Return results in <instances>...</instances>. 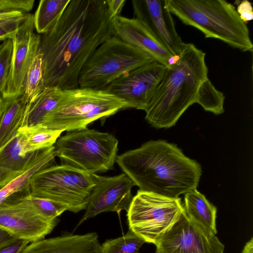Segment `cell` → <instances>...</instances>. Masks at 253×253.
Here are the masks:
<instances>
[{
	"label": "cell",
	"instance_id": "obj_26",
	"mask_svg": "<svg viewBox=\"0 0 253 253\" xmlns=\"http://www.w3.org/2000/svg\"><path fill=\"white\" fill-rule=\"evenodd\" d=\"M224 99L223 93L216 89L208 78L200 86L196 103L206 111L219 115L224 112Z\"/></svg>",
	"mask_w": 253,
	"mask_h": 253
},
{
	"label": "cell",
	"instance_id": "obj_32",
	"mask_svg": "<svg viewBox=\"0 0 253 253\" xmlns=\"http://www.w3.org/2000/svg\"><path fill=\"white\" fill-rule=\"evenodd\" d=\"M237 12L240 19L246 24L253 19L252 4L249 1L244 0L237 6Z\"/></svg>",
	"mask_w": 253,
	"mask_h": 253
},
{
	"label": "cell",
	"instance_id": "obj_24",
	"mask_svg": "<svg viewBox=\"0 0 253 253\" xmlns=\"http://www.w3.org/2000/svg\"><path fill=\"white\" fill-rule=\"evenodd\" d=\"M56 149L25 171L10 180L0 187V204L9 197L19 193L29 190L30 178L38 170L49 166L57 156Z\"/></svg>",
	"mask_w": 253,
	"mask_h": 253
},
{
	"label": "cell",
	"instance_id": "obj_39",
	"mask_svg": "<svg viewBox=\"0 0 253 253\" xmlns=\"http://www.w3.org/2000/svg\"><path fill=\"white\" fill-rule=\"evenodd\" d=\"M4 98L2 97V96H0V118L1 117V115L2 112L3 105H4Z\"/></svg>",
	"mask_w": 253,
	"mask_h": 253
},
{
	"label": "cell",
	"instance_id": "obj_7",
	"mask_svg": "<svg viewBox=\"0 0 253 253\" xmlns=\"http://www.w3.org/2000/svg\"><path fill=\"white\" fill-rule=\"evenodd\" d=\"M154 60L115 36L94 51L82 69L79 87L105 89L121 76Z\"/></svg>",
	"mask_w": 253,
	"mask_h": 253
},
{
	"label": "cell",
	"instance_id": "obj_3",
	"mask_svg": "<svg viewBox=\"0 0 253 253\" xmlns=\"http://www.w3.org/2000/svg\"><path fill=\"white\" fill-rule=\"evenodd\" d=\"M206 54L185 43L175 62L167 67L147 107L146 120L157 128H169L194 103L200 86L208 78Z\"/></svg>",
	"mask_w": 253,
	"mask_h": 253
},
{
	"label": "cell",
	"instance_id": "obj_14",
	"mask_svg": "<svg viewBox=\"0 0 253 253\" xmlns=\"http://www.w3.org/2000/svg\"><path fill=\"white\" fill-rule=\"evenodd\" d=\"M134 185L124 172L109 177L96 174V184L78 226L104 212L115 211L120 214L122 211H127L133 198L131 189Z\"/></svg>",
	"mask_w": 253,
	"mask_h": 253
},
{
	"label": "cell",
	"instance_id": "obj_2",
	"mask_svg": "<svg viewBox=\"0 0 253 253\" xmlns=\"http://www.w3.org/2000/svg\"><path fill=\"white\" fill-rule=\"evenodd\" d=\"M116 163L140 190L171 198L196 189L202 174L199 163L162 140L118 155Z\"/></svg>",
	"mask_w": 253,
	"mask_h": 253
},
{
	"label": "cell",
	"instance_id": "obj_6",
	"mask_svg": "<svg viewBox=\"0 0 253 253\" xmlns=\"http://www.w3.org/2000/svg\"><path fill=\"white\" fill-rule=\"evenodd\" d=\"M96 173L69 165L50 166L36 172L31 177L29 194L64 206L77 213L85 210L96 184Z\"/></svg>",
	"mask_w": 253,
	"mask_h": 253
},
{
	"label": "cell",
	"instance_id": "obj_36",
	"mask_svg": "<svg viewBox=\"0 0 253 253\" xmlns=\"http://www.w3.org/2000/svg\"><path fill=\"white\" fill-rule=\"evenodd\" d=\"M16 239H17L15 238L7 231L0 228V249L11 243Z\"/></svg>",
	"mask_w": 253,
	"mask_h": 253
},
{
	"label": "cell",
	"instance_id": "obj_18",
	"mask_svg": "<svg viewBox=\"0 0 253 253\" xmlns=\"http://www.w3.org/2000/svg\"><path fill=\"white\" fill-rule=\"evenodd\" d=\"M55 150L54 146L26 154L23 150L21 132L17 133L0 148V168L17 173H21L43 159Z\"/></svg>",
	"mask_w": 253,
	"mask_h": 253
},
{
	"label": "cell",
	"instance_id": "obj_15",
	"mask_svg": "<svg viewBox=\"0 0 253 253\" xmlns=\"http://www.w3.org/2000/svg\"><path fill=\"white\" fill-rule=\"evenodd\" d=\"M132 3L136 18L142 21L174 56H178L185 43L176 30L167 0H136Z\"/></svg>",
	"mask_w": 253,
	"mask_h": 253
},
{
	"label": "cell",
	"instance_id": "obj_30",
	"mask_svg": "<svg viewBox=\"0 0 253 253\" xmlns=\"http://www.w3.org/2000/svg\"><path fill=\"white\" fill-rule=\"evenodd\" d=\"M29 13H22L7 21L0 23V41L12 39Z\"/></svg>",
	"mask_w": 253,
	"mask_h": 253
},
{
	"label": "cell",
	"instance_id": "obj_28",
	"mask_svg": "<svg viewBox=\"0 0 253 253\" xmlns=\"http://www.w3.org/2000/svg\"><path fill=\"white\" fill-rule=\"evenodd\" d=\"M28 197L36 210L48 219L57 218L58 216L67 211V208L62 205L49 200L32 196L29 193Z\"/></svg>",
	"mask_w": 253,
	"mask_h": 253
},
{
	"label": "cell",
	"instance_id": "obj_27",
	"mask_svg": "<svg viewBox=\"0 0 253 253\" xmlns=\"http://www.w3.org/2000/svg\"><path fill=\"white\" fill-rule=\"evenodd\" d=\"M145 242L131 230L122 236L106 240L100 246L101 253H139Z\"/></svg>",
	"mask_w": 253,
	"mask_h": 253
},
{
	"label": "cell",
	"instance_id": "obj_40",
	"mask_svg": "<svg viewBox=\"0 0 253 253\" xmlns=\"http://www.w3.org/2000/svg\"></svg>",
	"mask_w": 253,
	"mask_h": 253
},
{
	"label": "cell",
	"instance_id": "obj_21",
	"mask_svg": "<svg viewBox=\"0 0 253 253\" xmlns=\"http://www.w3.org/2000/svg\"><path fill=\"white\" fill-rule=\"evenodd\" d=\"M4 100L0 118V148L17 133L21 126L27 105L21 96Z\"/></svg>",
	"mask_w": 253,
	"mask_h": 253
},
{
	"label": "cell",
	"instance_id": "obj_4",
	"mask_svg": "<svg viewBox=\"0 0 253 253\" xmlns=\"http://www.w3.org/2000/svg\"><path fill=\"white\" fill-rule=\"evenodd\" d=\"M171 14L186 25L201 31L242 51H253L247 24L235 6L224 0H167Z\"/></svg>",
	"mask_w": 253,
	"mask_h": 253
},
{
	"label": "cell",
	"instance_id": "obj_29",
	"mask_svg": "<svg viewBox=\"0 0 253 253\" xmlns=\"http://www.w3.org/2000/svg\"><path fill=\"white\" fill-rule=\"evenodd\" d=\"M13 42L8 39L0 44V96L6 81L11 62Z\"/></svg>",
	"mask_w": 253,
	"mask_h": 253
},
{
	"label": "cell",
	"instance_id": "obj_19",
	"mask_svg": "<svg viewBox=\"0 0 253 253\" xmlns=\"http://www.w3.org/2000/svg\"><path fill=\"white\" fill-rule=\"evenodd\" d=\"M63 95V90L58 87H46L35 100L27 104L21 127L42 124L57 107Z\"/></svg>",
	"mask_w": 253,
	"mask_h": 253
},
{
	"label": "cell",
	"instance_id": "obj_1",
	"mask_svg": "<svg viewBox=\"0 0 253 253\" xmlns=\"http://www.w3.org/2000/svg\"><path fill=\"white\" fill-rule=\"evenodd\" d=\"M112 36L106 0H70L52 28L41 36L45 86L63 90L78 87L84 66Z\"/></svg>",
	"mask_w": 253,
	"mask_h": 253
},
{
	"label": "cell",
	"instance_id": "obj_33",
	"mask_svg": "<svg viewBox=\"0 0 253 253\" xmlns=\"http://www.w3.org/2000/svg\"><path fill=\"white\" fill-rule=\"evenodd\" d=\"M126 0H106L108 13L111 21L113 18L120 15Z\"/></svg>",
	"mask_w": 253,
	"mask_h": 253
},
{
	"label": "cell",
	"instance_id": "obj_13",
	"mask_svg": "<svg viewBox=\"0 0 253 253\" xmlns=\"http://www.w3.org/2000/svg\"><path fill=\"white\" fill-rule=\"evenodd\" d=\"M41 36L35 32L33 15L29 13L12 39V53L8 75L2 91L3 98L21 96L27 73L39 51Z\"/></svg>",
	"mask_w": 253,
	"mask_h": 253
},
{
	"label": "cell",
	"instance_id": "obj_20",
	"mask_svg": "<svg viewBox=\"0 0 253 253\" xmlns=\"http://www.w3.org/2000/svg\"><path fill=\"white\" fill-rule=\"evenodd\" d=\"M183 207L188 217L216 235L217 209L203 194L196 189L186 193Z\"/></svg>",
	"mask_w": 253,
	"mask_h": 253
},
{
	"label": "cell",
	"instance_id": "obj_38",
	"mask_svg": "<svg viewBox=\"0 0 253 253\" xmlns=\"http://www.w3.org/2000/svg\"><path fill=\"white\" fill-rule=\"evenodd\" d=\"M242 253H253V238H252L245 245Z\"/></svg>",
	"mask_w": 253,
	"mask_h": 253
},
{
	"label": "cell",
	"instance_id": "obj_16",
	"mask_svg": "<svg viewBox=\"0 0 253 253\" xmlns=\"http://www.w3.org/2000/svg\"><path fill=\"white\" fill-rule=\"evenodd\" d=\"M113 35L167 67L174 56L141 20L119 15L111 21Z\"/></svg>",
	"mask_w": 253,
	"mask_h": 253
},
{
	"label": "cell",
	"instance_id": "obj_8",
	"mask_svg": "<svg viewBox=\"0 0 253 253\" xmlns=\"http://www.w3.org/2000/svg\"><path fill=\"white\" fill-rule=\"evenodd\" d=\"M118 143L110 133L86 128L67 133L55 147L57 156L66 165L96 174L114 169Z\"/></svg>",
	"mask_w": 253,
	"mask_h": 253
},
{
	"label": "cell",
	"instance_id": "obj_41",
	"mask_svg": "<svg viewBox=\"0 0 253 253\" xmlns=\"http://www.w3.org/2000/svg\"></svg>",
	"mask_w": 253,
	"mask_h": 253
},
{
	"label": "cell",
	"instance_id": "obj_11",
	"mask_svg": "<svg viewBox=\"0 0 253 253\" xmlns=\"http://www.w3.org/2000/svg\"><path fill=\"white\" fill-rule=\"evenodd\" d=\"M156 253H223L224 246L185 211L156 245Z\"/></svg>",
	"mask_w": 253,
	"mask_h": 253
},
{
	"label": "cell",
	"instance_id": "obj_9",
	"mask_svg": "<svg viewBox=\"0 0 253 253\" xmlns=\"http://www.w3.org/2000/svg\"><path fill=\"white\" fill-rule=\"evenodd\" d=\"M184 211L181 199L138 190L127 211L129 229L155 245Z\"/></svg>",
	"mask_w": 253,
	"mask_h": 253
},
{
	"label": "cell",
	"instance_id": "obj_37",
	"mask_svg": "<svg viewBox=\"0 0 253 253\" xmlns=\"http://www.w3.org/2000/svg\"><path fill=\"white\" fill-rule=\"evenodd\" d=\"M22 13L25 12L17 11L0 14V23L11 20Z\"/></svg>",
	"mask_w": 253,
	"mask_h": 253
},
{
	"label": "cell",
	"instance_id": "obj_10",
	"mask_svg": "<svg viewBox=\"0 0 253 253\" xmlns=\"http://www.w3.org/2000/svg\"><path fill=\"white\" fill-rule=\"evenodd\" d=\"M29 190L16 194L0 204V228L17 239L35 242L44 239L59 219L43 216L28 197Z\"/></svg>",
	"mask_w": 253,
	"mask_h": 253
},
{
	"label": "cell",
	"instance_id": "obj_17",
	"mask_svg": "<svg viewBox=\"0 0 253 253\" xmlns=\"http://www.w3.org/2000/svg\"><path fill=\"white\" fill-rule=\"evenodd\" d=\"M96 233L64 234L28 244L20 253H101Z\"/></svg>",
	"mask_w": 253,
	"mask_h": 253
},
{
	"label": "cell",
	"instance_id": "obj_25",
	"mask_svg": "<svg viewBox=\"0 0 253 253\" xmlns=\"http://www.w3.org/2000/svg\"><path fill=\"white\" fill-rule=\"evenodd\" d=\"M42 56L38 52L30 66L25 78L21 99L26 104L33 102L45 89Z\"/></svg>",
	"mask_w": 253,
	"mask_h": 253
},
{
	"label": "cell",
	"instance_id": "obj_12",
	"mask_svg": "<svg viewBox=\"0 0 253 253\" xmlns=\"http://www.w3.org/2000/svg\"><path fill=\"white\" fill-rule=\"evenodd\" d=\"M166 68L154 60L121 76L105 89L125 101L127 108L144 110L163 78Z\"/></svg>",
	"mask_w": 253,
	"mask_h": 253
},
{
	"label": "cell",
	"instance_id": "obj_31",
	"mask_svg": "<svg viewBox=\"0 0 253 253\" xmlns=\"http://www.w3.org/2000/svg\"><path fill=\"white\" fill-rule=\"evenodd\" d=\"M34 2V0H0V14L17 11L29 13Z\"/></svg>",
	"mask_w": 253,
	"mask_h": 253
},
{
	"label": "cell",
	"instance_id": "obj_34",
	"mask_svg": "<svg viewBox=\"0 0 253 253\" xmlns=\"http://www.w3.org/2000/svg\"><path fill=\"white\" fill-rule=\"evenodd\" d=\"M29 243L30 242L27 240L16 239L0 248V253H20Z\"/></svg>",
	"mask_w": 253,
	"mask_h": 253
},
{
	"label": "cell",
	"instance_id": "obj_22",
	"mask_svg": "<svg viewBox=\"0 0 253 253\" xmlns=\"http://www.w3.org/2000/svg\"><path fill=\"white\" fill-rule=\"evenodd\" d=\"M70 0H41L34 17L35 30L44 34L54 26L62 15Z\"/></svg>",
	"mask_w": 253,
	"mask_h": 253
},
{
	"label": "cell",
	"instance_id": "obj_23",
	"mask_svg": "<svg viewBox=\"0 0 253 253\" xmlns=\"http://www.w3.org/2000/svg\"><path fill=\"white\" fill-rule=\"evenodd\" d=\"M23 139V150L26 154L53 146L62 130H52L39 125L20 127Z\"/></svg>",
	"mask_w": 253,
	"mask_h": 253
},
{
	"label": "cell",
	"instance_id": "obj_35",
	"mask_svg": "<svg viewBox=\"0 0 253 253\" xmlns=\"http://www.w3.org/2000/svg\"><path fill=\"white\" fill-rule=\"evenodd\" d=\"M22 173V172H21ZM21 173L10 171L0 168V187Z\"/></svg>",
	"mask_w": 253,
	"mask_h": 253
},
{
	"label": "cell",
	"instance_id": "obj_5",
	"mask_svg": "<svg viewBox=\"0 0 253 253\" xmlns=\"http://www.w3.org/2000/svg\"><path fill=\"white\" fill-rule=\"evenodd\" d=\"M127 108V104L105 89L77 87L63 90L55 109L39 126L62 131L82 130Z\"/></svg>",
	"mask_w": 253,
	"mask_h": 253
}]
</instances>
